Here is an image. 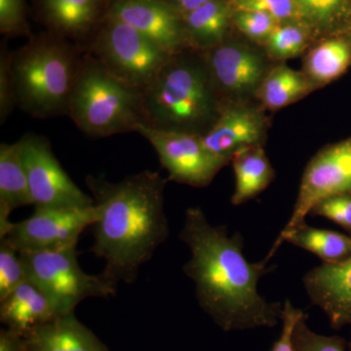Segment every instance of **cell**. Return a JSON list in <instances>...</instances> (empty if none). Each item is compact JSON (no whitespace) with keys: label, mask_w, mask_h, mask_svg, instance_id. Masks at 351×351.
Instances as JSON below:
<instances>
[{"label":"cell","mask_w":351,"mask_h":351,"mask_svg":"<svg viewBox=\"0 0 351 351\" xmlns=\"http://www.w3.org/2000/svg\"><path fill=\"white\" fill-rule=\"evenodd\" d=\"M180 239L191 257L182 267L193 281L198 304L226 332L274 328L282 321L283 304L269 302L258 284L272 267L245 258L240 233L230 235L226 226H214L199 207L184 215Z\"/></svg>","instance_id":"6da1fadb"},{"label":"cell","mask_w":351,"mask_h":351,"mask_svg":"<svg viewBox=\"0 0 351 351\" xmlns=\"http://www.w3.org/2000/svg\"><path fill=\"white\" fill-rule=\"evenodd\" d=\"M86 184L100 211L92 226L90 251L105 262L101 276L115 287L134 283L141 267L169 237L166 181L159 173L145 170L117 182L88 176Z\"/></svg>","instance_id":"7a4b0ae2"},{"label":"cell","mask_w":351,"mask_h":351,"mask_svg":"<svg viewBox=\"0 0 351 351\" xmlns=\"http://www.w3.org/2000/svg\"><path fill=\"white\" fill-rule=\"evenodd\" d=\"M171 57L143 91L145 123L161 130L203 135L221 110V99L204 58Z\"/></svg>","instance_id":"3957f363"},{"label":"cell","mask_w":351,"mask_h":351,"mask_svg":"<svg viewBox=\"0 0 351 351\" xmlns=\"http://www.w3.org/2000/svg\"><path fill=\"white\" fill-rule=\"evenodd\" d=\"M82 59L66 39L39 34L12 53L17 106L36 119L66 114Z\"/></svg>","instance_id":"277c9868"},{"label":"cell","mask_w":351,"mask_h":351,"mask_svg":"<svg viewBox=\"0 0 351 351\" xmlns=\"http://www.w3.org/2000/svg\"><path fill=\"white\" fill-rule=\"evenodd\" d=\"M66 114L91 137L136 132L145 123L143 93L113 76L90 55L80 61Z\"/></svg>","instance_id":"5b68a950"},{"label":"cell","mask_w":351,"mask_h":351,"mask_svg":"<svg viewBox=\"0 0 351 351\" xmlns=\"http://www.w3.org/2000/svg\"><path fill=\"white\" fill-rule=\"evenodd\" d=\"M27 279L54 304L58 314L75 313L89 298L112 297L117 289L101 274H88L80 267L76 248L60 251L20 252Z\"/></svg>","instance_id":"8992f818"},{"label":"cell","mask_w":351,"mask_h":351,"mask_svg":"<svg viewBox=\"0 0 351 351\" xmlns=\"http://www.w3.org/2000/svg\"><path fill=\"white\" fill-rule=\"evenodd\" d=\"M92 56L113 76L142 93L172 57L137 29L107 15L95 38Z\"/></svg>","instance_id":"52a82bcc"},{"label":"cell","mask_w":351,"mask_h":351,"mask_svg":"<svg viewBox=\"0 0 351 351\" xmlns=\"http://www.w3.org/2000/svg\"><path fill=\"white\" fill-rule=\"evenodd\" d=\"M339 195H351V136L323 147L307 163L292 216L263 261L269 263L289 233L306 221L319 201Z\"/></svg>","instance_id":"ba28073f"},{"label":"cell","mask_w":351,"mask_h":351,"mask_svg":"<svg viewBox=\"0 0 351 351\" xmlns=\"http://www.w3.org/2000/svg\"><path fill=\"white\" fill-rule=\"evenodd\" d=\"M34 209H83L94 199L62 167L43 136L27 134L18 141Z\"/></svg>","instance_id":"9c48e42d"},{"label":"cell","mask_w":351,"mask_h":351,"mask_svg":"<svg viewBox=\"0 0 351 351\" xmlns=\"http://www.w3.org/2000/svg\"><path fill=\"white\" fill-rule=\"evenodd\" d=\"M136 132L154 147L171 181L206 188L219 171L230 163L228 159L210 152L200 134L161 130L144 123Z\"/></svg>","instance_id":"30bf717a"},{"label":"cell","mask_w":351,"mask_h":351,"mask_svg":"<svg viewBox=\"0 0 351 351\" xmlns=\"http://www.w3.org/2000/svg\"><path fill=\"white\" fill-rule=\"evenodd\" d=\"M100 217L94 205L83 209H34L24 221L13 223L4 239L18 252L60 251L76 248L78 239Z\"/></svg>","instance_id":"8fae6325"},{"label":"cell","mask_w":351,"mask_h":351,"mask_svg":"<svg viewBox=\"0 0 351 351\" xmlns=\"http://www.w3.org/2000/svg\"><path fill=\"white\" fill-rule=\"evenodd\" d=\"M204 60L219 96L255 95L269 71L262 53L237 41H225L207 51Z\"/></svg>","instance_id":"7c38bea8"},{"label":"cell","mask_w":351,"mask_h":351,"mask_svg":"<svg viewBox=\"0 0 351 351\" xmlns=\"http://www.w3.org/2000/svg\"><path fill=\"white\" fill-rule=\"evenodd\" d=\"M107 16L137 29L171 56L189 47L182 16L165 0H112Z\"/></svg>","instance_id":"4fadbf2b"},{"label":"cell","mask_w":351,"mask_h":351,"mask_svg":"<svg viewBox=\"0 0 351 351\" xmlns=\"http://www.w3.org/2000/svg\"><path fill=\"white\" fill-rule=\"evenodd\" d=\"M269 119L260 108L233 101L221 105L214 123L202 135L210 152L232 161L237 152L263 147L267 138Z\"/></svg>","instance_id":"5bb4252c"},{"label":"cell","mask_w":351,"mask_h":351,"mask_svg":"<svg viewBox=\"0 0 351 351\" xmlns=\"http://www.w3.org/2000/svg\"><path fill=\"white\" fill-rule=\"evenodd\" d=\"M309 300L326 314L331 327L351 324V258L348 262L313 267L302 278Z\"/></svg>","instance_id":"9a60e30c"},{"label":"cell","mask_w":351,"mask_h":351,"mask_svg":"<svg viewBox=\"0 0 351 351\" xmlns=\"http://www.w3.org/2000/svg\"><path fill=\"white\" fill-rule=\"evenodd\" d=\"M25 351H110L76 318L62 314L23 337Z\"/></svg>","instance_id":"2e32d148"},{"label":"cell","mask_w":351,"mask_h":351,"mask_svg":"<svg viewBox=\"0 0 351 351\" xmlns=\"http://www.w3.org/2000/svg\"><path fill=\"white\" fill-rule=\"evenodd\" d=\"M58 315L49 298L29 280L0 301V320L22 338Z\"/></svg>","instance_id":"e0dca14e"},{"label":"cell","mask_w":351,"mask_h":351,"mask_svg":"<svg viewBox=\"0 0 351 351\" xmlns=\"http://www.w3.org/2000/svg\"><path fill=\"white\" fill-rule=\"evenodd\" d=\"M32 205L29 181L19 142L0 145V239L12 226L10 215L17 208Z\"/></svg>","instance_id":"ac0fdd59"},{"label":"cell","mask_w":351,"mask_h":351,"mask_svg":"<svg viewBox=\"0 0 351 351\" xmlns=\"http://www.w3.org/2000/svg\"><path fill=\"white\" fill-rule=\"evenodd\" d=\"M232 15L230 0H212L182 16L189 47L207 52L225 43Z\"/></svg>","instance_id":"d6986e66"},{"label":"cell","mask_w":351,"mask_h":351,"mask_svg":"<svg viewBox=\"0 0 351 351\" xmlns=\"http://www.w3.org/2000/svg\"><path fill=\"white\" fill-rule=\"evenodd\" d=\"M103 0H38L39 10L51 32L62 38H78L93 29Z\"/></svg>","instance_id":"ffe728a7"},{"label":"cell","mask_w":351,"mask_h":351,"mask_svg":"<svg viewBox=\"0 0 351 351\" xmlns=\"http://www.w3.org/2000/svg\"><path fill=\"white\" fill-rule=\"evenodd\" d=\"M235 175V189L232 196L234 206L257 197L274 181V167L263 147H251L237 152L232 161Z\"/></svg>","instance_id":"44dd1931"},{"label":"cell","mask_w":351,"mask_h":351,"mask_svg":"<svg viewBox=\"0 0 351 351\" xmlns=\"http://www.w3.org/2000/svg\"><path fill=\"white\" fill-rule=\"evenodd\" d=\"M317 89L304 71L278 64L265 76L255 96L263 108L278 110L301 100Z\"/></svg>","instance_id":"7402d4cb"},{"label":"cell","mask_w":351,"mask_h":351,"mask_svg":"<svg viewBox=\"0 0 351 351\" xmlns=\"http://www.w3.org/2000/svg\"><path fill=\"white\" fill-rule=\"evenodd\" d=\"M350 64V38L335 36L322 39L307 52L302 71L318 88L338 80Z\"/></svg>","instance_id":"603a6c76"},{"label":"cell","mask_w":351,"mask_h":351,"mask_svg":"<svg viewBox=\"0 0 351 351\" xmlns=\"http://www.w3.org/2000/svg\"><path fill=\"white\" fill-rule=\"evenodd\" d=\"M285 242L311 252L325 263L339 265L351 258L350 235L335 230L313 228L307 225L306 221H302L289 233Z\"/></svg>","instance_id":"cb8c5ba5"},{"label":"cell","mask_w":351,"mask_h":351,"mask_svg":"<svg viewBox=\"0 0 351 351\" xmlns=\"http://www.w3.org/2000/svg\"><path fill=\"white\" fill-rule=\"evenodd\" d=\"M301 10L315 36L348 38L351 34V0H304Z\"/></svg>","instance_id":"d4e9b609"},{"label":"cell","mask_w":351,"mask_h":351,"mask_svg":"<svg viewBox=\"0 0 351 351\" xmlns=\"http://www.w3.org/2000/svg\"><path fill=\"white\" fill-rule=\"evenodd\" d=\"M315 36L308 25L302 22L282 23L265 43V54L274 61H285L302 55Z\"/></svg>","instance_id":"484cf974"},{"label":"cell","mask_w":351,"mask_h":351,"mask_svg":"<svg viewBox=\"0 0 351 351\" xmlns=\"http://www.w3.org/2000/svg\"><path fill=\"white\" fill-rule=\"evenodd\" d=\"M27 280V269L20 252L0 239V301Z\"/></svg>","instance_id":"4316f807"},{"label":"cell","mask_w":351,"mask_h":351,"mask_svg":"<svg viewBox=\"0 0 351 351\" xmlns=\"http://www.w3.org/2000/svg\"><path fill=\"white\" fill-rule=\"evenodd\" d=\"M232 24L247 38L265 46L280 23L267 13L233 10Z\"/></svg>","instance_id":"83f0119b"},{"label":"cell","mask_w":351,"mask_h":351,"mask_svg":"<svg viewBox=\"0 0 351 351\" xmlns=\"http://www.w3.org/2000/svg\"><path fill=\"white\" fill-rule=\"evenodd\" d=\"M233 10L258 11L282 23L304 22L295 0H230Z\"/></svg>","instance_id":"f1b7e54d"},{"label":"cell","mask_w":351,"mask_h":351,"mask_svg":"<svg viewBox=\"0 0 351 351\" xmlns=\"http://www.w3.org/2000/svg\"><path fill=\"white\" fill-rule=\"evenodd\" d=\"M304 314L297 324L293 334L295 351H348L345 339L339 336H323L313 332L307 325Z\"/></svg>","instance_id":"f546056e"},{"label":"cell","mask_w":351,"mask_h":351,"mask_svg":"<svg viewBox=\"0 0 351 351\" xmlns=\"http://www.w3.org/2000/svg\"><path fill=\"white\" fill-rule=\"evenodd\" d=\"M311 216L323 217L343 228L351 237V195H332L319 201Z\"/></svg>","instance_id":"4dcf8cb0"},{"label":"cell","mask_w":351,"mask_h":351,"mask_svg":"<svg viewBox=\"0 0 351 351\" xmlns=\"http://www.w3.org/2000/svg\"><path fill=\"white\" fill-rule=\"evenodd\" d=\"M16 100L15 84L12 71V53L6 45L1 46L0 52V122L3 124L12 112Z\"/></svg>","instance_id":"1f68e13d"},{"label":"cell","mask_w":351,"mask_h":351,"mask_svg":"<svg viewBox=\"0 0 351 351\" xmlns=\"http://www.w3.org/2000/svg\"><path fill=\"white\" fill-rule=\"evenodd\" d=\"M0 32L10 36L29 34L25 0H0Z\"/></svg>","instance_id":"d6a6232c"},{"label":"cell","mask_w":351,"mask_h":351,"mask_svg":"<svg viewBox=\"0 0 351 351\" xmlns=\"http://www.w3.org/2000/svg\"><path fill=\"white\" fill-rule=\"evenodd\" d=\"M304 314L306 313L302 309L293 306L290 300H285L283 302V315L281 321L282 331L270 351H295L294 345H293V334H294L295 324Z\"/></svg>","instance_id":"836d02e7"},{"label":"cell","mask_w":351,"mask_h":351,"mask_svg":"<svg viewBox=\"0 0 351 351\" xmlns=\"http://www.w3.org/2000/svg\"><path fill=\"white\" fill-rule=\"evenodd\" d=\"M0 351H25L22 337L10 330L0 332Z\"/></svg>","instance_id":"e575fe53"},{"label":"cell","mask_w":351,"mask_h":351,"mask_svg":"<svg viewBox=\"0 0 351 351\" xmlns=\"http://www.w3.org/2000/svg\"><path fill=\"white\" fill-rule=\"evenodd\" d=\"M165 1L174 7L182 16H184L212 0H165Z\"/></svg>","instance_id":"d590c367"},{"label":"cell","mask_w":351,"mask_h":351,"mask_svg":"<svg viewBox=\"0 0 351 351\" xmlns=\"http://www.w3.org/2000/svg\"><path fill=\"white\" fill-rule=\"evenodd\" d=\"M348 351H351V339H350V343H348Z\"/></svg>","instance_id":"8d00e7d4"},{"label":"cell","mask_w":351,"mask_h":351,"mask_svg":"<svg viewBox=\"0 0 351 351\" xmlns=\"http://www.w3.org/2000/svg\"><path fill=\"white\" fill-rule=\"evenodd\" d=\"M348 38H350V43H351V34H350V36H348Z\"/></svg>","instance_id":"74e56055"}]
</instances>
